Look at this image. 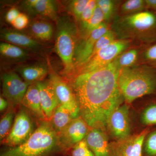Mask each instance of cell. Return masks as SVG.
Instances as JSON below:
<instances>
[{
	"instance_id": "cell-21",
	"label": "cell",
	"mask_w": 156,
	"mask_h": 156,
	"mask_svg": "<svg viewBox=\"0 0 156 156\" xmlns=\"http://www.w3.org/2000/svg\"><path fill=\"white\" fill-rule=\"evenodd\" d=\"M0 53L1 56L9 62L20 64L34 58L33 53L28 50L4 41L0 44Z\"/></svg>"
},
{
	"instance_id": "cell-10",
	"label": "cell",
	"mask_w": 156,
	"mask_h": 156,
	"mask_svg": "<svg viewBox=\"0 0 156 156\" xmlns=\"http://www.w3.org/2000/svg\"><path fill=\"white\" fill-rule=\"evenodd\" d=\"M106 128L117 141L131 136L129 108L127 105H119L114 110L108 117Z\"/></svg>"
},
{
	"instance_id": "cell-5",
	"label": "cell",
	"mask_w": 156,
	"mask_h": 156,
	"mask_svg": "<svg viewBox=\"0 0 156 156\" xmlns=\"http://www.w3.org/2000/svg\"><path fill=\"white\" fill-rule=\"evenodd\" d=\"M32 117L30 112L21 105L16 113L11 131L1 144L10 148L18 146L26 142L37 128Z\"/></svg>"
},
{
	"instance_id": "cell-23",
	"label": "cell",
	"mask_w": 156,
	"mask_h": 156,
	"mask_svg": "<svg viewBox=\"0 0 156 156\" xmlns=\"http://www.w3.org/2000/svg\"><path fill=\"white\" fill-rule=\"evenodd\" d=\"M16 109L9 107L0 121V141L3 142L11 131L16 116Z\"/></svg>"
},
{
	"instance_id": "cell-15",
	"label": "cell",
	"mask_w": 156,
	"mask_h": 156,
	"mask_svg": "<svg viewBox=\"0 0 156 156\" xmlns=\"http://www.w3.org/2000/svg\"><path fill=\"white\" fill-rule=\"evenodd\" d=\"M23 9L33 16L48 18L57 22L58 17L57 3L52 0H27L22 2Z\"/></svg>"
},
{
	"instance_id": "cell-25",
	"label": "cell",
	"mask_w": 156,
	"mask_h": 156,
	"mask_svg": "<svg viewBox=\"0 0 156 156\" xmlns=\"http://www.w3.org/2000/svg\"><path fill=\"white\" fill-rule=\"evenodd\" d=\"M104 20H105V17L103 13L97 6L92 17L87 24L82 28V30L84 32V37L102 24Z\"/></svg>"
},
{
	"instance_id": "cell-7",
	"label": "cell",
	"mask_w": 156,
	"mask_h": 156,
	"mask_svg": "<svg viewBox=\"0 0 156 156\" xmlns=\"http://www.w3.org/2000/svg\"><path fill=\"white\" fill-rule=\"evenodd\" d=\"M49 79L60 105L67 109L73 119L80 116V108L75 95L68 81L53 70Z\"/></svg>"
},
{
	"instance_id": "cell-27",
	"label": "cell",
	"mask_w": 156,
	"mask_h": 156,
	"mask_svg": "<svg viewBox=\"0 0 156 156\" xmlns=\"http://www.w3.org/2000/svg\"><path fill=\"white\" fill-rule=\"evenodd\" d=\"M115 35L114 33L111 30H108L96 42L91 58L99 50L108 46L113 42L115 40Z\"/></svg>"
},
{
	"instance_id": "cell-39",
	"label": "cell",
	"mask_w": 156,
	"mask_h": 156,
	"mask_svg": "<svg viewBox=\"0 0 156 156\" xmlns=\"http://www.w3.org/2000/svg\"><path fill=\"white\" fill-rule=\"evenodd\" d=\"M58 156H69V155L68 153H67L62 154Z\"/></svg>"
},
{
	"instance_id": "cell-29",
	"label": "cell",
	"mask_w": 156,
	"mask_h": 156,
	"mask_svg": "<svg viewBox=\"0 0 156 156\" xmlns=\"http://www.w3.org/2000/svg\"><path fill=\"white\" fill-rule=\"evenodd\" d=\"M68 154L69 156H95L85 139L71 149L68 152Z\"/></svg>"
},
{
	"instance_id": "cell-13",
	"label": "cell",
	"mask_w": 156,
	"mask_h": 156,
	"mask_svg": "<svg viewBox=\"0 0 156 156\" xmlns=\"http://www.w3.org/2000/svg\"><path fill=\"white\" fill-rule=\"evenodd\" d=\"M121 29L130 32H146L156 27V16L148 11H142L123 17L119 23Z\"/></svg>"
},
{
	"instance_id": "cell-36",
	"label": "cell",
	"mask_w": 156,
	"mask_h": 156,
	"mask_svg": "<svg viewBox=\"0 0 156 156\" xmlns=\"http://www.w3.org/2000/svg\"><path fill=\"white\" fill-rule=\"evenodd\" d=\"M145 57L148 60H156V44L152 46L146 50Z\"/></svg>"
},
{
	"instance_id": "cell-24",
	"label": "cell",
	"mask_w": 156,
	"mask_h": 156,
	"mask_svg": "<svg viewBox=\"0 0 156 156\" xmlns=\"http://www.w3.org/2000/svg\"><path fill=\"white\" fill-rule=\"evenodd\" d=\"M137 56V50L132 49L120 55L115 58L113 62L120 69L130 67L136 61Z\"/></svg>"
},
{
	"instance_id": "cell-26",
	"label": "cell",
	"mask_w": 156,
	"mask_h": 156,
	"mask_svg": "<svg viewBox=\"0 0 156 156\" xmlns=\"http://www.w3.org/2000/svg\"><path fill=\"white\" fill-rule=\"evenodd\" d=\"M89 0H73L67 5V10L73 15L77 21H80L81 15L86 8Z\"/></svg>"
},
{
	"instance_id": "cell-3",
	"label": "cell",
	"mask_w": 156,
	"mask_h": 156,
	"mask_svg": "<svg viewBox=\"0 0 156 156\" xmlns=\"http://www.w3.org/2000/svg\"><path fill=\"white\" fill-rule=\"evenodd\" d=\"M118 83L123 98L131 104L155 91L156 75L149 68H126L120 70Z\"/></svg>"
},
{
	"instance_id": "cell-33",
	"label": "cell",
	"mask_w": 156,
	"mask_h": 156,
	"mask_svg": "<svg viewBox=\"0 0 156 156\" xmlns=\"http://www.w3.org/2000/svg\"><path fill=\"white\" fill-rule=\"evenodd\" d=\"M144 144L146 156H156V131L148 136Z\"/></svg>"
},
{
	"instance_id": "cell-6",
	"label": "cell",
	"mask_w": 156,
	"mask_h": 156,
	"mask_svg": "<svg viewBox=\"0 0 156 156\" xmlns=\"http://www.w3.org/2000/svg\"><path fill=\"white\" fill-rule=\"evenodd\" d=\"M129 44V42L127 40H115L95 53L83 66L77 70L71 77L76 75L100 69L110 64L127 49Z\"/></svg>"
},
{
	"instance_id": "cell-17",
	"label": "cell",
	"mask_w": 156,
	"mask_h": 156,
	"mask_svg": "<svg viewBox=\"0 0 156 156\" xmlns=\"http://www.w3.org/2000/svg\"><path fill=\"white\" fill-rule=\"evenodd\" d=\"M36 84L39 89L43 111L47 120L50 121L60 104L48 79L38 82Z\"/></svg>"
},
{
	"instance_id": "cell-34",
	"label": "cell",
	"mask_w": 156,
	"mask_h": 156,
	"mask_svg": "<svg viewBox=\"0 0 156 156\" xmlns=\"http://www.w3.org/2000/svg\"><path fill=\"white\" fill-rule=\"evenodd\" d=\"M29 19L28 16L24 13L20 12L16 19L11 23L14 29L20 31L25 29L29 24Z\"/></svg>"
},
{
	"instance_id": "cell-18",
	"label": "cell",
	"mask_w": 156,
	"mask_h": 156,
	"mask_svg": "<svg viewBox=\"0 0 156 156\" xmlns=\"http://www.w3.org/2000/svg\"><path fill=\"white\" fill-rule=\"evenodd\" d=\"M85 140L95 156H111L110 144L105 131L89 128Z\"/></svg>"
},
{
	"instance_id": "cell-35",
	"label": "cell",
	"mask_w": 156,
	"mask_h": 156,
	"mask_svg": "<svg viewBox=\"0 0 156 156\" xmlns=\"http://www.w3.org/2000/svg\"><path fill=\"white\" fill-rule=\"evenodd\" d=\"M20 13L19 10L16 8H12L9 9L5 14V18L6 21L11 24V23L16 19Z\"/></svg>"
},
{
	"instance_id": "cell-4",
	"label": "cell",
	"mask_w": 156,
	"mask_h": 156,
	"mask_svg": "<svg viewBox=\"0 0 156 156\" xmlns=\"http://www.w3.org/2000/svg\"><path fill=\"white\" fill-rule=\"evenodd\" d=\"M54 49L63 65V77L68 79L74 72L73 60L77 43V30L67 15L59 17L57 22Z\"/></svg>"
},
{
	"instance_id": "cell-8",
	"label": "cell",
	"mask_w": 156,
	"mask_h": 156,
	"mask_svg": "<svg viewBox=\"0 0 156 156\" xmlns=\"http://www.w3.org/2000/svg\"><path fill=\"white\" fill-rule=\"evenodd\" d=\"M0 37L2 41L16 45L33 54L46 56L50 50V47L47 44L39 41L21 31L5 27L1 29Z\"/></svg>"
},
{
	"instance_id": "cell-32",
	"label": "cell",
	"mask_w": 156,
	"mask_h": 156,
	"mask_svg": "<svg viewBox=\"0 0 156 156\" xmlns=\"http://www.w3.org/2000/svg\"><path fill=\"white\" fill-rule=\"evenodd\" d=\"M97 5L103 13L105 20L109 19L113 14L115 9L113 1L111 0H98Z\"/></svg>"
},
{
	"instance_id": "cell-1",
	"label": "cell",
	"mask_w": 156,
	"mask_h": 156,
	"mask_svg": "<svg viewBox=\"0 0 156 156\" xmlns=\"http://www.w3.org/2000/svg\"><path fill=\"white\" fill-rule=\"evenodd\" d=\"M120 69L113 62L102 68L73 76L66 80L80 108V116L89 128L105 131L110 115L120 105Z\"/></svg>"
},
{
	"instance_id": "cell-20",
	"label": "cell",
	"mask_w": 156,
	"mask_h": 156,
	"mask_svg": "<svg viewBox=\"0 0 156 156\" xmlns=\"http://www.w3.org/2000/svg\"><path fill=\"white\" fill-rule=\"evenodd\" d=\"M27 34L39 41L45 43L53 38V25L44 17L36 18L27 27Z\"/></svg>"
},
{
	"instance_id": "cell-30",
	"label": "cell",
	"mask_w": 156,
	"mask_h": 156,
	"mask_svg": "<svg viewBox=\"0 0 156 156\" xmlns=\"http://www.w3.org/2000/svg\"><path fill=\"white\" fill-rule=\"evenodd\" d=\"M97 6V1L89 0L80 20L81 28L83 27L87 24V23L92 17Z\"/></svg>"
},
{
	"instance_id": "cell-16",
	"label": "cell",
	"mask_w": 156,
	"mask_h": 156,
	"mask_svg": "<svg viewBox=\"0 0 156 156\" xmlns=\"http://www.w3.org/2000/svg\"><path fill=\"white\" fill-rule=\"evenodd\" d=\"M15 72L30 84L44 80L50 72L48 62H44L19 65L15 68Z\"/></svg>"
},
{
	"instance_id": "cell-38",
	"label": "cell",
	"mask_w": 156,
	"mask_h": 156,
	"mask_svg": "<svg viewBox=\"0 0 156 156\" xmlns=\"http://www.w3.org/2000/svg\"><path fill=\"white\" fill-rule=\"evenodd\" d=\"M146 5L151 9L156 10V0H145Z\"/></svg>"
},
{
	"instance_id": "cell-2",
	"label": "cell",
	"mask_w": 156,
	"mask_h": 156,
	"mask_svg": "<svg viewBox=\"0 0 156 156\" xmlns=\"http://www.w3.org/2000/svg\"><path fill=\"white\" fill-rule=\"evenodd\" d=\"M68 152L62 146L58 133L50 121H40L24 143L1 151L0 156H58Z\"/></svg>"
},
{
	"instance_id": "cell-28",
	"label": "cell",
	"mask_w": 156,
	"mask_h": 156,
	"mask_svg": "<svg viewBox=\"0 0 156 156\" xmlns=\"http://www.w3.org/2000/svg\"><path fill=\"white\" fill-rule=\"evenodd\" d=\"M145 5L144 0H128L122 5V11L123 13L134 14L141 11Z\"/></svg>"
},
{
	"instance_id": "cell-9",
	"label": "cell",
	"mask_w": 156,
	"mask_h": 156,
	"mask_svg": "<svg viewBox=\"0 0 156 156\" xmlns=\"http://www.w3.org/2000/svg\"><path fill=\"white\" fill-rule=\"evenodd\" d=\"M2 96L9 107L16 108L21 105L23 99L31 84L26 82L15 72H8L2 76Z\"/></svg>"
},
{
	"instance_id": "cell-12",
	"label": "cell",
	"mask_w": 156,
	"mask_h": 156,
	"mask_svg": "<svg viewBox=\"0 0 156 156\" xmlns=\"http://www.w3.org/2000/svg\"><path fill=\"white\" fill-rule=\"evenodd\" d=\"M148 132L145 129L139 134L110 144L111 156H142L144 140Z\"/></svg>"
},
{
	"instance_id": "cell-14",
	"label": "cell",
	"mask_w": 156,
	"mask_h": 156,
	"mask_svg": "<svg viewBox=\"0 0 156 156\" xmlns=\"http://www.w3.org/2000/svg\"><path fill=\"white\" fill-rule=\"evenodd\" d=\"M89 129V126L82 117L73 119L67 127L58 134L60 143L68 152L74 147L85 139Z\"/></svg>"
},
{
	"instance_id": "cell-11",
	"label": "cell",
	"mask_w": 156,
	"mask_h": 156,
	"mask_svg": "<svg viewBox=\"0 0 156 156\" xmlns=\"http://www.w3.org/2000/svg\"><path fill=\"white\" fill-rule=\"evenodd\" d=\"M108 30V26L103 23L77 44L74 56V72L73 74L91 58L96 42Z\"/></svg>"
},
{
	"instance_id": "cell-31",
	"label": "cell",
	"mask_w": 156,
	"mask_h": 156,
	"mask_svg": "<svg viewBox=\"0 0 156 156\" xmlns=\"http://www.w3.org/2000/svg\"><path fill=\"white\" fill-rule=\"evenodd\" d=\"M141 121L147 126L156 125V105L148 107L141 115Z\"/></svg>"
},
{
	"instance_id": "cell-37",
	"label": "cell",
	"mask_w": 156,
	"mask_h": 156,
	"mask_svg": "<svg viewBox=\"0 0 156 156\" xmlns=\"http://www.w3.org/2000/svg\"><path fill=\"white\" fill-rule=\"evenodd\" d=\"M9 107V102L2 95H1L0 97V111L1 112L5 111L8 109Z\"/></svg>"
},
{
	"instance_id": "cell-19",
	"label": "cell",
	"mask_w": 156,
	"mask_h": 156,
	"mask_svg": "<svg viewBox=\"0 0 156 156\" xmlns=\"http://www.w3.org/2000/svg\"><path fill=\"white\" fill-rule=\"evenodd\" d=\"M21 105L37 119L41 121L48 120L42 108L36 83L30 85L23 99Z\"/></svg>"
},
{
	"instance_id": "cell-22",
	"label": "cell",
	"mask_w": 156,
	"mask_h": 156,
	"mask_svg": "<svg viewBox=\"0 0 156 156\" xmlns=\"http://www.w3.org/2000/svg\"><path fill=\"white\" fill-rule=\"evenodd\" d=\"M74 119L69 111L62 105H59L50 121L53 128L58 134L64 130Z\"/></svg>"
}]
</instances>
